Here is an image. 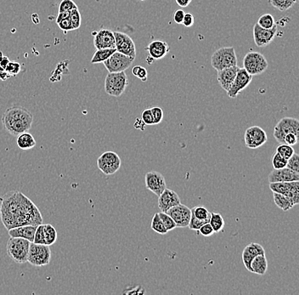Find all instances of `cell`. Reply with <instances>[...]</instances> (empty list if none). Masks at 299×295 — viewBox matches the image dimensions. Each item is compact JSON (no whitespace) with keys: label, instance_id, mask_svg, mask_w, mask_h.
Listing matches in <instances>:
<instances>
[{"label":"cell","instance_id":"obj_18","mask_svg":"<svg viewBox=\"0 0 299 295\" xmlns=\"http://www.w3.org/2000/svg\"><path fill=\"white\" fill-rule=\"evenodd\" d=\"M94 45L96 49H114L116 47L114 33L109 29H101L95 32L94 33Z\"/></svg>","mask_w":299,"mask_h":295},{"label":"cell","instance_id":"obj_50","mask_svg":"<svg viewBox=\"0 0 299 295\" xmlns=\"http://www.w3.org/2000/svg\"><path fill=\"white\" fill-rule=\"evenodd\" d=\"M185 15L183 9H177L174 14H173V20L177 24H182V21L184 20V16Z\"/></svg>","mask_w":299,"mask_h":295},{"label":"cell","instance_id":"obj_39","mask_svg":"<svg viewBox=\"0 0 299 295\" xmlns=\"http://www.w3.org/2000/svg\"><path fill=\"white\" fill-rule=\"evenodd\" d=\"M33 243L37 244H44L46 245V240H45V234H44V225L41 224L37 226L36 232H35L34 239Z\"/></svg>","mask_w":299,"mask_h":295},{"label":"cell","instance_id":"obj_47","mask_svg":"<svg viewBox=\"0 0 299 295\" xmlns=\"http://www.w3.org/2000/svg\"><path fill=\"white\" fill-rule=\"evenodd\" d=\"M197 232H199L203 237H211L214 234L213 227L211 226L209 223H206L203 226H201Z\"/></svg>","mask_w":299,"mask_h":295},{"label":"cell","instance_id":"obj_24","mask_svg":"<svg viewBox=\"0 0 299 295\" xmlns=\"http://www.w3.org/2000/svg\"><path fill=\"white\" fill-rule=\"evenodd\" d=\"M37 226H22L14 227L10 229L9 232L10 237H20L26 240L29 241L30 243H33L34 239L35 232Z\"/></svg>","mask_w":299,"mask_h":295},{"label":"cell","instance_id":"obj_34","mask_svg":"<svg viewBox=\"0 0 299 295\" xmlns=\"http://www.w3.org/2000/svg\"><path fill=\"white\" fill-rule=\"evenodd\" d=\"M271 5L280 11H286L295 4L294 0H270Z\"/></svg>","mask_w":299,"mask_h":295},{"label":"cell","instance_id":"obj_4","mask_svg":"<svg viewBox=\"0 0 299 295\" xmlns=\"http://www.w3.org/2000/svg\"><path fill=\"white\" fill-rule=\"evenodd\" d=\"M211 65L219 72L228 67L237 66V57L233 47H222L217 49L211 57Z\"/></svg>","mask_w":299,"mask_h":295},{"label":"cell","instance_id":"obj_28","mask_svg":"<svg viewBox=\"0 0 299 295\" xmlns=\"http://www.w3.org/2000/svg\"><path fill=\"white\" fill-rule=\"evenodd\" d=\"M117 51L115 48L114 49H97L95 51V54L93 55L92 60H91V64L101 63L109 58L110 56L113 53Z\"/></svg>","mask_w":299,"mask_h":295},{"label":"cell","instance_id":"obj_51","mask_svg":"<svg viewBox=\"0 0 299 295\" xmlns=\"http://www.w3.org/2000/svg\"><path fill=\"white\" fill-rule=\"evenodd\" d=\"M9 61H10V60H9V57L4 56L2 52L0 51V67H3L5 69V67L9 64Z\"/></svg>","mask_w":299,"mask_h":295},{"label":"cell","instance_id":"obj_48","mask_svg":"<svg viewBox=\"0 0 299 295\" xmlns=\"http://www.w3.org/2000/svg\"><path fill=\"white\" fill-rule=\"evenodd\" d=\"M299 142V136H297L294 134H288L287 136L284 137V141H283V144H287L289 146L296 145L297 143Z\"/></svg>","mask_w":299,"mask_h":295},{"label":"cell","instance_id":"obj_30","mask_svg":"<svg viewBox=\"0 0 299 295\" xmlns=\"http://www.w3.org/2000/svg\"><path fill=\"white\" fill-rule=\"evenodd\" d=\"M191 214L194 215L196 219L201 220H207L209 222L210 220L211 213L207 210V208L203 205H197L190 209Z\"/></svg>","mask_w":299,"mask_h":295},{"label":"cell","instance_id":"obj_56","mask_svg":"<svg viewBox=\"0 0 299 295\" xmlns=\"http://www.w3.org/2000/svg\"><path fill=\"white\" fill-rule=\"evenodd\" d=\"M294 2H295V3H296V2H298V1H299V0H294Z\"/></svg>","mask_w":299,"mask_h":295},{"label":"cell","instance_id":"obj_32","mask_svg":"<svg viewBox=\"0 0 299 295\" xmlns=\"http://www.w3.org/2000/svg\"><path fill=\"white\" fill-rule=\"evenodd\" d=\"M150 227L152 229L154 232L158 233V234L165 235L167 234V229L165 228L163 223L161 221V218L159 216L158 213H155L153 216Z\"/></svg>","mask_w":299,"mask_h":295},{"label":"cell","instance_id":"obj_7","mask_svg":"<svg viewBox=\"0 0 299 295\" xmlns=\"http://www.w3.org/2000/svg\"><path fill=\"white\" fill-rule=\"evenodd\" d=\"M268 66L267 60L261 53L250 51L243 58V68L252 76L265 73Z\"/></svg>","mask_w":299,"mask_h":295},{"label":"cell","instance_id":"obj_29","mask_svg":"<svg viewBox=\"0 0 299 295\" xmlns=\"http://www.w3.org/2000/svg\"><path fill=\"white\" fill-rule=\"evenodd\" d=\"M209 224L213 227L214 233H219V232L223 231L224 227V218L222 217V215L219 213H211L210 220H209Z\"/></svg>","mask_w":299,"mask_h":295},{"label":"cell","instance_id":"obj_25","mask_svg":"<svg viewBox=\"0 0 299 295\" xmlns=\"http://www.w3.org/2000/svg\"><path fill=\"white\" fill-rule=\"evenodd\" d=\"M268 270L267 258L265 255H257L251 263V272L257 275H265Z\"/></svg>","mask_w":299,"mask_h":295},{"label":"cell","instance_id":"obj_38","mask_svg":"<svg viewBox=\"0 0 299 295\" xmlns=\"http://www.w3.org/2000/svg\"><path fill=\"white\" fill-rule=\"evenodd\" d=\"M158 214L160 218H161V221L163 223L165 228L167 229V232L173 231V229H175L177 227L175 222L173 221V219L170 217L167 213L160 212V213H158Z\"/></svg>","mask_w":299,"mask_h":295},{"label":"cell","instance_id":"obj_36","mask_svg":"<svg viewBox=\"0 0 299 295\" xmlns=\"http://www.w3.org/2000/svg\"><path fill=\"white\" fill-rule=\"evenodd\" d=\"M70 20H71V23H72L73 30L78 29L80 27L82 17H81V14L79 9H78V7L71 10Z\"/></svg>","mask_w":299,"mask_h":295},{"label":"cell","instance_id":"obj_45","mask_svg":"<svg viewBox=\"0 0 299 295\" xmlns=\"http://www.w3.org/2000/svg\"><path fill=\"white\" fill-rule=\"evenodd\" d=\"M141 119L144 122L146 125H154L152 113L150 109H146L141 113Z\"/></svg>","mask_w":299,"mask_h":295},{"label":"cell","instance_id":"obj_41","mask_svg":"<svg viewBox=\"0 0 299 295\" xmlns=\"http://www.w3.org/2000/svg\"><path fill=\"white\" fill-rule=\"evenodd\" d=\"M78 8V5L75 3L73 0H62L59 7H58V13L59 12L71 11L72 9Z\"/></svg>","mask_w":299,"mask_h":295},{"label":"cell","instance_id":"obj_57","mask_svg":"<svg viewBox=\"0 0 299 295\" xmlns=\"http://www.w3.org/2000/svg\"><path fill=\"white\" fill-rule=\"evenodd\" d=\"M140 1H144V0H140Z\"/></svg>","mask_w":299,"mask_h":295},{"label":"cell","instance_id":"obj_31","mask_svg":"<svg viewBox=\"0 0 299 295\" xmlns=\"http://www.w3.org/2000/svg\"><path fill=\"white\" fill-rule=\"evenodd\" d=\"M44 234H45L46 245H49V246L53 245L57 241V232L52 225H49V224L44 225Z\"/></svg>","mask_w":299,"mask_h":295},{"label":"cell","instance_id":"obj_42","mask_svg":"<svg viewBox=\"0 0 299 295\" xmlns=\"http://www.w3.org/2000/svg\"><path fill=\"white\" fill-rule=\"evenodd\" d=\"M133 75L136 76V78H140L141 81L146 82L147 80V70L141 66H136L132 69Z\"/></svg>","mask_w":299,"mask_h":295},{"label":"cell","instance_id":"obj_10","mask_svg":"<svg viewBox=\"0 0 299 295\" xmlns=\"http://www.w3.org/2000/svg\"><path fill=\"white\" fill-rule=\"evenodd\" d=\"M134 61L135 58L115 51L103 64L108 73H120L130 68Z\"/></svg>","mask_w":299,"mask_h":295},{"label":"cell","instance_id":"obj_53","mask_svg":"<svg viewBox=\"0 0 299 295\" xmlns=\"http://www.w3.org/2000/svg\"><path fill=\"white\" fill-rule=\"evenodd\" d=\"M9 78H11V76L9 75V73L6 72V70L3 67H0V80L6 81Z\"/></svg>","mask_w":299,"mask_h":295},{"label":"cell","instance_id":"obj_35","mask_svg":"<svg viewBox=\"0 0 299 295\" xmlns=\"http://www.w3.org/2000/svg\"><path fill=\"white\" fill-rule=\"evenodd\" d=\"M276 152L283 156L286 159H289L291 156L294 155L295 150L292 146L287 145V144H280V146L276 148Z\"/></svg>","mask_w":299,"mask_h":295},{"label":"cell","instance_id":"obj_5","mask_svg":"<svg viewBox=\"0 0 299 295\" xmlns=\"http://www.w3.org/2000/svg\"><path fill=\"white\" fill-rule=\"evenodd\" d=\"M129 84L125 72L108 73L105 79V90L109 96L119 97L124 94Z\"/></svg>","mask_w":299,"mask_h":295},{"label":"cell","instance_id":"obj_52","mask_svg":"<svg viewBox=\"0 0 299 295\" xmlns=\"http://www.w3.org/2000/svg\"><path fill=\"white\" fill-rule=\"evenodd\" d=\"M135 128L137 129V130H140L141 131H144L146 130V124H145L144 122L142 121V119H136V123H135V125H134Z\"/></svg>","mask_w":299,"mask_h":295},{"label":"cell","instance_id":"obj_21","mask_svg":"<svg viewBox=\"0 0 299 295\" xmlns=\"http://www.w3.org/2000/svg\"><path fill=\"white\" fill-rule=\"evenodd\" d=\"M265 255V250L262 245L257 243H251L248 246L245 247L242 252V261L245 268L251 272V263L257 255Z\"/></svg>","mask_w":299,"mask_h":295},{"label":"cell","instance_id":"obj_55","mask_svg":"<svg viewBox=\"0 0 299 295\" xmlns=\"http://www.w3.org/2000/svg\"><path fill=\"white\" fill-rule=\"evenodd\" d=\"M154 61V60H153L152 58H151V57H150V56H148V58H147V62H148V64H151L152 63V61Z\"/></svg>","mask_w":299,"mask_h":295},{"label":"cell","instance_id":"obj_6","mask_svg":"<svg viewBox=\"0 0 299 295\" xmlns=\"http://www.w3.org/2000/svg\"><path fill=\"white\" fill-rule=\"evenodd\" d=\"M51 250L49 245L31 243L27 262L36 267L49 265L51 260Z\"/></svg>","mask_w":299,"mask_h":295},{"label":"cell","instance_id":"obj_15","mask_svg":"<svg viewBox=\"0 0 299 295\" xmlns=\"http://www.w3.org/2000/svg\"><path fill=\"white\" fill-rule=\"evenodd\" d=\"M166 213L173 219L178 228L188 227L191 217V210L189 207L179 203L178 205L169 208Z\"/></svg>","mask_w":299,"mask_h":295},{"label":"cell","instance_id":"obj_33","mask_svg":"<svg viewBox=\"0 0 299 295\" xmlns=\"http://www.w3.org/2000/svg\"><path fill=\"white\" fill-rule=\"evenodd\" d=\"M257 24L265 29H271L276 24V20L273 15L271 14H264L259 17Z\"/></svg>","mask_w":299,"mask_h":295},{"label":"cell","instance_id":"obj_11","mask_svg":"<svg viewBox=\"0 0 299 295\" xmlns=\"http://www.w3.org/2000/svg\"><path fill=\"white\" fill-rule=\"evenodd\" d=\"M270 189L273 192L283 194L293 200L294 205L299 203V180L291 182H271Z\"/></svg>","mask_w":299,"mask_h":295},{"label":"cell","instance_id":"obj_8","mask_svg":"<svg viewBox=\"0 0 299 295\" xmlns=\"http://www.w3.org/2000/svg\"><path fill=\"white\" fill-rule=\"evenodd\" d=\"M122 161L120 156L114 151H105L99 156L97 166L103 174L112 175L121 168Z\"/></svg>","mask_w":299,"mask_h":295},{"label":"cell","instance_id":"obj_23","mask_svg":"<svg viewBox=\"0 0 299 295\" xmlns=\"http://www.w3.org/2000/svg\"><path fill=\"white\" fill-rule=\"evenodd\" d=\"M239 68L240 67L238 66H236V67H228V68L217 72L218 82L220 84L222 89L225 90L226 92L230 90V86L236 78Z\"/></svg>","mask_w":299,"mask_h":295},{"label":"cell","instance_id":"obj_20","mask_svg":"<svg viewBox=\"0 0 299 295\" xmlns=\"http://www.w3.org/2000/svg\"><path fill=\"white\" fill-rule=\"evenodd\" d=\"M299 180V173L291 170L289 168H283L274 169L269 174V181L271 182H291Z\"/></svg>","mask_w":299,"mask_h":295},{"label":"cell","instance_id":"obj_14","mask_svg":"<svg viewBox=\"0 0 299 295\" xmlns=\"http://www.w3.org/2000/svg\"><path fill=\"white\" fill-rule=\"evenodd\" d=\"M115 37L116 50L124 55L136 59V47L130 35L122 32H113Z\"/></svg>","mask_w":299,"mask_h":295},{"label":"cell","instance_id":"obj_2","mask_svg":"<svg viewBox=\"0 0 299 295\" xmlns=\"http://www.w3.org/2000/svg\"><path fill=\"white\" fill-rule=\"evenodd\" d=\"M33 115L26 108L13 106L4 112L2 116V124L6 131L11 136H17L28 132L32 128Z\"/></svg>","mask_w":299,"mask_h":295},{"label":"cell","instance_id":"obj_43","mask_svg":"<svg viewBox=\"0 0 299 295\" xmlns=\"http://www.w3.org/2000/svg\"><path fill=\"white\" fill-rule=\"evenodd\" d=\"M287 168L291 170L295 171L297 173H299V154L294 152V155L291 156L289 159H288V164Z\"/></svg>","mask_w":299,"mask_h":295},{"label":"cell","instance_id":"obj_26","mask_svg":"<svg viewBox=\"0 0 299 295\" xmlns=\"http://www.w3.org/2000/svg\"><path fill=\"white\" fill-rule=\"evenodd\" d=\"M16 137H17L16 144H17L18 148L21 150H31L36 147V144H37L36 140L34 139L32 134H30L29 132H24Z\"/></svg>","mask_w":299,"mask_h":295},{"label":"cell","instance_id":"obj_9","mask_svg":"<svg viewBox=\"0 0 299 295\" xmlns=\"http://www.w3.org/2000/svg\"><path fill=\"white\" fill-rule=\"evenodd\" d=\"M288 134L299 136V121L294 118H283L274 129V137L280 144H283L284 137Z\"/></svg>","mask_w":299,"mask_h":295},{"label":"cell","instance_id":"obj_19","mask_svg":"<svg viewBox=\"0 0 299 295\" xmlns=\"http://www.w3.org/2000/svg\"><path fill=\"white\" fill-rule=\"evenodd\" d=\"M180 203V198L178 194L171 189L166 188L158 197V207L161 212L166 213L169 208L178 205Z\"/></svg>","mask_w":299,"mask_h":295},{"label":"cell","instance_id":"obj_12","mask_svg":"<svg viewBox=\"0 0 299 295\" xmlns=\"http://www.w3.org/2000/svg\"><path fill=\"white\" fill-rule=\"evenodd\" d=\"M244 141L247 148L257 149L267 142V134L259 126H252L245 132Z\"/></svg>","mask_w":299,"mask_h":295},{"label":"cell","instance_id":"obj_44","mask_svg":"<svg viewBox=\"0 0 299 295\" xmlns=\"http://www.w3.org/2000/svg\"><path fill=\"white\" fill-rule=\"evenodd\" d=\"M152 113L153 119H154V125H159L163 119V111L160 107H153L150 109Z\"/></svg>","mask_w":299,"mask_h":295},{"label":"cell","instance_id":"obj_46","mask_svg":"<svg viewBox=\"0 0 299 295\" xmlns=\"http://www.w3.org/2000/svg\"><path fill=\"white\" fill-rule=\"evenodd\" d=\"M58 26L61 28L64 32H68V31H72L73 30L72 28V23H71V20L69 18H65V19H61V20H57L56 21Z\"/></svg>","mask_w":299,"mask_h":295},{"label":"cell","instance_id":"obj_3","mask_svg":"<svg viewBox=\"0 0 299 295\" xmlns=\"http://www.w3.org/2000/svg\"><path fill=\"white\" fill-rule=\"evenodd\" d=\"M30 245L31 243L24 238L10 237L6 247L7 255L15 263H26Z\"/></svg>","mask_w":299,"mask_h":295},{"label":"cell","instance_id":"obj_22","mask_svg":"<svg viewBox=\"0 0 299 295\" xmlns=\"http://www.w3.org/2000/svg\"><path fill=\"white\" fill-rule=\"evenodd\" d=\"M146 49L149 53V56L155 61L164 58L169 52L170 47L165 41L155 40L150 42Z\"/></svg>","mask_w":299,"mask_h":295},{"label":"cell","instance_id":"obj_1","mask_svg":"<svg viewBox=\"0 0 299 295\" xmlns=\"http://www.w3.org/2000/svg\"><path fill=\"white\" fill-rule=\"evenodd\" d=\"M0 217L8 231L22 226H38L43 218L37 205L22 192L12 191L0 197Z\"/></svg>","mask_w":299,"mask_h":295},{"label":"cell","instance_id":"obj_17","mask_svg":"<svg viewBox=\"0 0 299 295\" xmlns=\"http://www.w3.org/2000/svg\"><path fill=\"white\" fill-rule=\"evenodd\" d=\"M146 186L149 191L159 197L167 188V184L163 175L155 171H150L146 174Z\"/></svg>","mask_w":299,"mask_h":295},{"label":"cell","instance_id":"obj_40","mask_svg":"<svg viewBox=\"0 0 299 295\" xmlns=\"http://www.w3.org/2000/svg\"><path fill=\"white\" fill-rule=\"evenodd\" d=\"M6 72L9 73V75L14 76L18 75L21 71V66L20 64L17 61H10L9 64L7 65V67H5Z\"/></svg>","mask_w":299,"mask_h":295},{"label":"cell","instance_id":"obj_37","mask_svg":"<svg viewBox=\"0 0 299 295\" xmlns=\"http://www.w3.org/2000/svg\"><path fill=\"white\" fill-rule=\"evenodd\" d=\"M271 162L273 166L274 169H280V168H286L288 164V159L284 158L283 156H281L278 152L274 154L272 158H271Z\"/></svg>","mask_w":299,"mask_h":295},{"label":"cell","instance_id":"obj_27","mask_svg":"<svg viewBox=\"0 0 299 295\" xmlns=\"http://www.w3.org/2000/svg\"><path fill=\"white\" fill-rule=\"evenodd\" d=\"M274 202L278 208L282 209L283 211H288L291 208H294V203L290 197H287L283 194L273 192Z\"/></svg>","mask_w":299,"mask_h":295},{"label":"cell","instance_id":"obj_13","mask_svg":"<svg viewBox=\"0 0 299 295\" xmlns=\"http://www.w3.org/2000/svg\"><path fill=\"white\" fill-rule=\"evenodd\" d=\"M252 80H253V76L250 75L244 68L240 67L236 73V78L230 86V90L227 91L228 96L230 98H236L242 90L248 87Z\"/></svg>","mask_w":299,"mask_h":295},{"label":"cell","instance_id":"obj_49","mask_svg":"<svg viewBox=\"0 0 299 295\" xmlns=\"http://www.w3.org/2000/svg\"><path fill=\"white\" fill-rule=\"evenodd\" d=\"M182 24L185 27H190L194 25V16L190 13H185L184 16V20L182 21Z\"/></svg>","mask_w":299,"mask_h":295},{"label":"cell","instance_id":"obj_54","mask_svg":"<svg viewBox=\"0 0 299 295\" xmlns=\"http://www.w3.org/2000/svg\"><path fill=\"white\" fill-rule=\"evenodd\" d=\"M192 0H175L176 3L178 6H180L182 8H185L191 3Z\"/></svg>","mask_w":299,"mask_h":295},{"label":"cell","instance_id":"obj_16","mask_svg":"<svg viewBox=\"0 0 299 295\" xmlns=\"http://www.w3.org/2000/svg\"><path fill=\"white\" fill-rule=\"evenodd\" d=\"M277 31V25H275L271 29H265L255 24L253 26V38L257 46H268L276 38Z\"/></svg>","mask_w":299,"mask_h":295}]
</instances>
